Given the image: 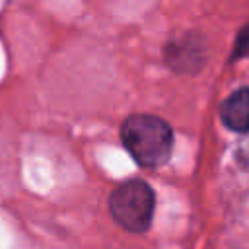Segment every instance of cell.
<instances>
[{
    "mask_svg": "<svg viewBox=\"0 0 249 249\" xmlns=\"http://www.w3.org/2000/svg\"><path fill=\"white\" fill-rule=\"evenodd\" d=\"M121 140L142 167L165 163L173 150L171 126L156 115H130L121 126Z\"/></svg>",
    "mask_w": 249,
    "mask_h": 249,
    "instance_id": "obj_1",
    "label": "cell"
},
{
    "mask_svg": "<svg viewBox=\"0 0 249 249\" xmlns=\"http://www.w3.org/2000/svg\"><path fill=\"white\" fill-rule=\"evenodd\" d=\"M156 196L148 183L130 179L119 185L109 196V212L113 220L128 231H144L152 224Z\"/></svg>",
    "mask_w": 249,
    "mask_h": 249,
    "instance_id": "obj_2",
    "label": "cell"
},
{
    "mask_svg": "<svg viewBox=\"0 0 249 249\" xmlns=\"http://www.w3.org/2000/svg\"><path fill=\"white\" fill-rule=\"evenodd\" d=\"M220 113L228 128L235 132H247L249 130V88L235 89L222 103Z\"/></svg>",
    "mask_w": 249,
    "mask_h": 249,
    "instance_id": "obj_3",
    "label": "cell"
},
{
    "mask_svg": "<svg viewBox=\"0 0 249 249\" xmlns=\"http://www.w3.org/2000/svg\"><path fill=\"white\" fill-rule=\"evenodd\" d=\"M247 51H249V25L239 33V39H237V45H235V56H239Z\"/></svg>",
    "mask_w": 249,
    "mask_h": 249,
    "instance_id": "obj_4",
    "label": "cell"
}]
</instances>
